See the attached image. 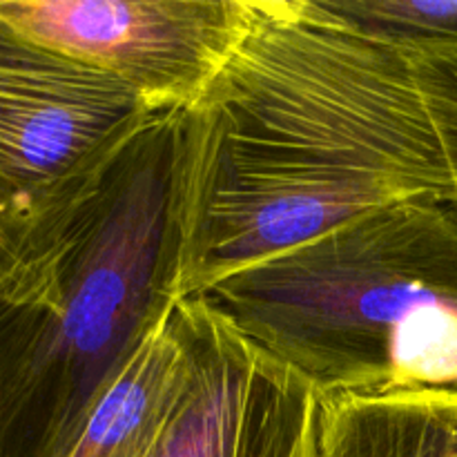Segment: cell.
Instances as JSON below:
<instances>
[{
    "label": "cell",
    "instance_id": "7",
    "mask_svg": "<svg viewBox=\"0 0 457 457\" xmlns=\"http://www.w3.org/2000/svg\"><path fill=\"white\" fill-rule=\"evenodd\" d=\"M190 375L179 303L110 384L65 457H150Z\"/></svg>",
    "mask_w": 457,
    "mask_h": 457
},
{
    "label": "cell",
    "instance_id": "9",
    "mask_svg": "<svg viewBox=\"0 0 457 457\" xmlns=\"http://www.w3.org/2000/svg\"><path fill=\"white\" fill-rule=\"evenodd\" d=\"M348 25L406 52L457 47V0H320Z\"/></svg>",
    "mask_w": 457,
    "mask_h": 457
},
{
    "label": "cell",
    "instance_id": "3",
    "mask_svg": "<svg viewBox=\"0 0 457 457\" xmlns=\"http://www.w3.org/2000/svg\"><path fill=\"white\" fill-rule=\"evenodd\" d=\"M195 299L320 397L457 388V212L446 204L375 210Z\"/></svg>",
    "mask_w": 457,
    "mask_h": 457
},
{
    "label": "cell",
    "instance_id": "5",
    "mask_svg": "<svg viewBox=\"0 0 457 457\" xmlns=\"http://www.w3.org/2000/svg\"><path fill=\"white\" fill-rule=\"evenodd\" d=\"M152 112L114 76L0 18V226L38 208Z\"/></svg>",
    "mask_w": 457,
    "mask_h": 457
},
{
    "label": "cell",
    "instance_id": "10",
    "mask_svg": "<svg viewBox=\"0 0 457 457\" xmlns=\"http://www.w3.org/2000/svg\"><path fill=\"white\" fill-rule=\"evenodd\" d=\"M415 58L457 177V47L420 52ZM451 208L457 212V204Z\"/></svg>",
    "mask_w": 457,
    "mask_h": 457
},
{
    "label": "cell",
    "instance_id": "2",
    "mask_svg": "<svg viewBox=\"0 0 457 457\" xmlns=\"http://www.w3.org/2000/svg\"><path fill=\"white\" fill-rule=\"evenodd\" d=\"M181 110L0 226V457H65L179 297Z\"/></svg>",
    "mask_w": 457,
    "mask_h": 457
},
{
    "label": "cell",
    "instance_id": "1",
    "mask_svg": "<svg viewBox=\"0 0 457 457\" xmlns=\"http://www.w3.org/2000/svg\"><path fill=\"white\" fill-rule=\"evenodd\" d=\"M411 201L457 204L415 54L320 0H254L241 43L181 110L179 297Z\"/></svg>",
    "mask_w": 457,
    "mask_h": 457
},
{
    "label": "cell",
    "instance_id": "8",
    "mask_svg": "<svg viewBox=\"0 0 457 457\" xmlns=\"http://www.w3.org/2000/svg\"><path fill=\"white\" fill-rule=\"evenodd\" d=\"M317 457H457V388L320 397Z\"/></svg>",
    "mask_w": 457,
    "mask_h": 457
},
{
    "label": "cell",
    "instance_id": "4",
    "mask_svg": "<svg viewBox=\"0 0 457 457\" xmlns=\"http://www.w3.org/2000/svg\"><path fill=\"white\" fill-rule=\"evenodd\" d=\"M254 0H0L36 43L114 76L150 110H186L212 83Z\"/></svg>",
    "mask_w": 457,
    "mask_h": 457
},
{
    "label": "cell",
    "instance_id": "6",
    "mask_svg": "<svg viewBox=\"0 0 457 457\" xmlns=\"http://www.w3.org/2000/svg\"><path fill=\"white\" fill-rule=\"evenodd\" d=\"M190 375L150 457H317L320 395L199 299L179 302Z\"/></svg>",
    "mask_w": 457,
    "mask_h": 457
}]
</instances>
